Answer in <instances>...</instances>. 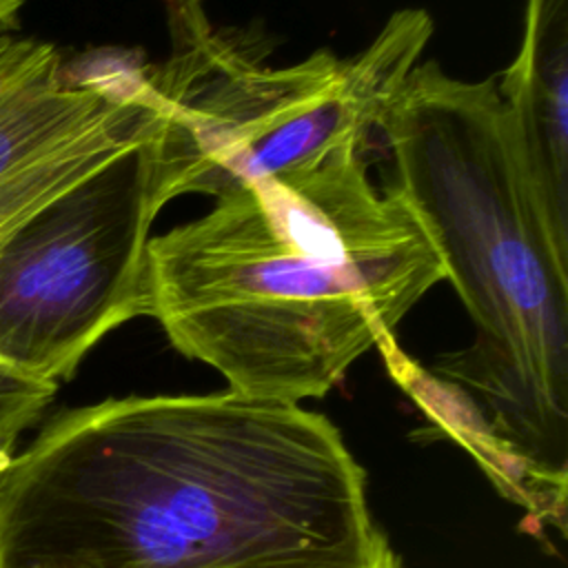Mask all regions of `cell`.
<instances>
[{"label": "cell", "mask_w": 568, "mask_h": 568, "mask_svg": "<svg viewBox=\"0 0 568 568\" xmlns=\"http://www.w3.org/2000/svg\"><path fill=\"white\" fill-rule=\"evenodd\" d=\"M442 280L446 266L393 189L342 149L226 195L151 237L142 315L229 390L326 395Z\"/></svg>", "instance_id": "cell-2"}, {"label": "cell", "mask_w": 568, "mask_h": 568, "mask_svg": "<svg viewBox=\"0 0 568 568\" xmlns=\"http://www.w3.org/2000/svg\"><path fill=\"white\" fill-rule=\"evenodd\" d=\"M22 2L24 0H0V36L13 31Z\"/></svg>", "instance_id": "cell-11"}, {"label": "cell", "mask_w": 568, "mask_h": 568, "mask_svg": "<svg viewBox=\"0 0 568 568\" xmlns=\"http://www.w3.org/2000/svg\"><path fill=\"white\" fill-rule=\"evenodd\" d=\"M497 89L535 204L568 251V0H526L521 44Z\"/></svg>", "instance_id": "cell-7"}, {"label": "cell", "mask_w": 568, "mask_h": 568, "mask_svg": "<svg viewBox=\"0 0 568 568\" xmlns=\"http://www.w3.org/2000/svg\"><path fill=\"white\" fill-rule=\"evenodd\" d=\"M377 146L435 244L473 324L433 375L462 388L490 428L541 473L568 477V251L530 191L497 80H459L419 60Z\"/></svg>", "instance_id": "cell-3"}, {"label": "cell", "mask_w": 568, "mask_h": 568, "mask_svg": "<svg viewBox=\"0 0 568 568\" xmlns=\"http://www.w3.org/2000/svg\"><path fill=\"white\" fill-rule=\"evenodd\" d=\"M377 346L395 382L406 388L424 413L477 457L504 497L524 506L537 521L555 524L564 530L566 481L541 473L510 448L462 388L417 366L395 346L393 337Z\"/></svg>", "instance_id": "cell-8"}, {"label": "cell", "mask_w": 568, "mask_h": 568, "mask_svg": "<svg viewBox=\"0 0 568 568\" xmlns=\"http://www.w3.org/2000/svg\"><path fill=\"white\" fill-rule=\"evenodd\" d=\"M382 568H402V561H399V557L393 552V548H390V552L386 555Z\"/></svg>", "instance_id": "cell-12"}, {"label": "cell", "mask_w": 568, "mask_h": 568, "mask_svg": "<svg viewBox=\"0 0 568 568\" xmlns=\"http://www.w3.org/2000/svg\"><path fill=\"white\" fill-rule=\"evenodd\" d=\"M175 36L171 58L149 67L162 204L184 193L220 197L333 151L375 146L433 18L399 9L357 53L320 49L288 67L217 33L197 0L178 4Z\"/></svg>", "instance_id": "cell-4"}, {"label": "cell", "mask_w": 568, "mask_h": 568, "mask_svg": "<svg viewBox=\"0 0 568 568\" xmlns=\"http://www.w3.org/2000/svg\"><path fill=\"white\" fill-rule=\"evenodd\" d=\"M58 386L18 375L0 364V430L22 433L36 424L51 404Z\"/></svg>", "instance_id": "cell-9"}, {"label": "cell", "mask_w": 568, "mask_h": 568, "mask_svg": "<svg viewBox=\"0 0 568 568\" xmlns=\"http://www.w3.org/2000/svg\"><path fill=\"white\" fill-rule=\"evenodd\" d=\"M149 67L67 64L44 40L0 36V244L53 197L153 138Z\"/></svg>", "instance_id": "cell-6"}, {"label": "cell", "mask_w": 568, "mask_h": 568, "mask_svg": "<svg viewBox=\"0 0 568 568\" xmlns=\"http://www.w3.org/2000/svg\"><path fill=\"white\" fill-rule=\"evenodd\" d=\"M162 206L149 138L22 222L0 244V364L58 386L104 335L142 315Z\"/></svg>", "instance_id": "cell-5"}, {"label": "cell", "mask_w": 568, "mask_h": 568, "mask_svg": "<svg viewBox=\"0 0 568 568\" xmlns=\"http://www.w3.org/2000/svg\"><path fill=\"white\" fill-rule=\"evenodd\" d=\"M173 2H175V4H180V2H184V0H173Z\"/></svg>", "instance_id": "cell-13"}, {"label": "cell", "mask_w": 568, "mask_h": 568, "mask_svg": "<svg viewBox=\"0 0 568 568\" xmlns=\"http://www.w3.org/2000/svg\"><path fill=\"white\" fill-rule=\"evenodd\" d=\"M16 439H18V433L0 430V484L16 457Z\"/></svg>", "instance_id": "cell-10"}, {"label": "cell", "mask_w": 568, "mask_h": 568, "mask_svg": "<svg viewBox=\"0 0 568 568\" xmlns=\"http://www.w3.org/2000/svg\"><path fill=\"white\" fill-rule=\"evenodd\" d=\"M388 552L339 430L233 390L58 413L0 484V568H382Z\"/></svg>", "instance_id": "cell-1"}]
</instances>
